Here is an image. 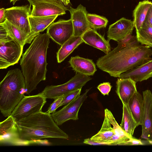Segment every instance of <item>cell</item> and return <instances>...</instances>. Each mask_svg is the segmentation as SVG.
<instances>
[{
    "instance_id": "obj_1",
    "label": "cell",
    "mask_w": 152,
    "mask_h": 152,
    "mask_svg": "<svg viewBox=\"0 0 152 152\" xmlns=\"http://www.w3.org/2000/svg\"><path fill=\"white\" fill-rule=\"evenodd\" d=\"M50 38L47 33L39 34L34 39L20 59L27 94L35 89L39 82L46 80L47 53Z\"/></svg>"
},
{
    "instance_id": "obj_2",
    "label": "cell",
    "mask_w": 152,
    "mask_h": 152,
    "mask_svg": "<svg viewBox=\"0 0 152 152\" xmlns=\"http://www.w3.org/2000/svg\"><path fill=\"white\" fill-rule=\"evenodd\" d=\"M152 55L150 47L139 44L120 49L114 48L99 58L96 64L111 76L118 77L121 74L151 60Z\"/></svg>"
},
{
    "instance_id": "obj_3",
    "label": "cell",
    "mask_w": 152,
    "mask_h": 152,
    "mask_svg": "<svg viewBox=\"0 0 152 152\" xmlns=\"http://www.w3.org/2000/svg\"><path fill=\"white\" fill-rule=\"evenodd\" d=\"M21 145L47 143L41 140L46 138L68 139V135L61 129L51 115L42 111L16 121Z\"/></svg>"
},
{
    "instance_id": "obj_4",
    "label": "cell",
    "mask_w": 152,
    "mask_h": 152,
    "mask_svg": "<svg viewBox=\"0 0 152 152\" xmlns=\"http://www.w3.org/2000/svg\"><path fill=\"white\" fill-rule=\"evenodd\" d=\"M26 83L20 69L9 70L0 83V110L5 117L11 115L26 93Z\"/></svg>"
},
{
    "instance_id": "obj_5",
    "label": "cell",
    "mask_w": 152,
    "mask_h": 152,
    "mask_svg": "<svg viewBox=\"0 0 152 152\" xmlns=\"http://www.w3.org/2000/svg\"><path fill=\"white\" fill-rule=\"evenodd\" d=\"M23 46L11 37L0 25V69H6L17 63Z\"/></svg>"
},
{
    "instance_id": "obj_6",
    "label": "cell",
    "mask_w": 152,
    "mask_h": 152,
    "mask_svg": "<svg viewBox=\"0 0 152 152\" xmlns=\"http://www.w3.org/2000/svg\"><path fill=\"white\" fill-rule=\"evenodd\" d=\"M92 78L76 72L69 80L62 84L46 86L41 93L46 99H55L76 90L82 88Z\"/></svg>"
},
{
    "instance_id": "obj_7",
    "label": "cell",
    "mask_w": 152,
    "mask_h": 152,
    "mask_svg": "<svg viewBox=\"0 0 152 152\" xmlns=\"http://www.w3.org/2000/svg\"><path fill=\"white\" fill-rule=\"evenodd\" d=\"M46 98L41 93L32 96H24L12 112L11 115L18 121L42 111Z\"/></svg>"
},
{
    "instance_id": "obj_8",
    "label": "cell",
    "mask_w": 152,
    "mask_h": 152,
    "mask_svg": "<svg viewBox=\"0 0 152 152\" xmlns=\"http://www.w3.org/2000/svg\"><path fill=\"white\" fill-rule=\"evenodd\" d=\"M90 89H86L82 95L65 105L61 109L52 113L53 118L58 125H61L70 120H76L78 119L79 110L87 99V94Z\"/></svg>"
},
{
    "instance_id": "obj_9",
    "label": "cell",
    "mask_w": 152,
    "mask_h": 152,
    "mask_svg": "<svg viewBox=\"0 0 152 152\" xmlns=\"http://www.w3.org/2000/svg\"><path fill=\"white\" fill-rule=\"evenodd\" d=\"M31 6L28 4L6 9V19L27 33L30 34L31 31L28 17L31 11Z\"/></svg>"
},
{
    "instance_id": "obj_10",
    "label": "cell",
    "mask_w": 152,
    "mask_h": 152,
    "mask_svg": "<svg viewBox=\"0 0 152 152\" xmlns=\"http://www.w3.org/2000/svg\"><path fill=\"white\" fill-rule=\"evenodd\" d=\"M46 33L54 41L61 46L73 36L72 20L60 19L53 22L47 28Z\"/></svg>"
},
{
    "instance_id": "obj_11",
    "label": "cell",
    "mask_w": 152,
    "mask_h": 152,
    "mask_svg": "<svg viewBox=\"0 0 152 152\" xmlns=\"http://www.w3.org/2000/svg\"><path fill=\"white\" fill-rule=\"evenodd\" d=\"M0 141L1 143L21 145L16 121L11 115L0 123Z\"/></svg>"
},
{
    "instance_id": "obj_12",
    "label": "cell",
    "mask_w": 152,
    "mask_h": 152,
    "mask_svg": "<svg viewBox=\"0 0 152 152\" xmlns=\"http://www.w3.org/2000/svg\"><path fill=\"white\" fill-rule=\"evenodd\" d=\"M143 100L142 133L141 138L152 140V93L149 90L142 92Z\"/></svg>"
},
{
    "instance_id": "obj_13",
    "label": "cell",
    "mask_w": 152,
    "mask_h": 152,
    "mask_svg": "<svg viewBox=\"0 0 152 152\" xmlns=\"http://www.w3.org/2000/svg\"><path fill=\"white\" fill-rule=\"evenodd\" d=\"M71 15L75 37H82L90 28L87 18V12L86 7L81 4L74 9L71 7L69 10Z\"/></svg>"
},
{
    "instance_id": "obj_14",
    "label": "cell",
    "mask_w": 152,
    "mask_h": 152,
    "mask_svg": "<svg viewBox=\"0 0 152 152\" xmlns=\"http://www.w3.org/2000/svg\"><path fill=\"white\" fill-rule=\"evenodd\" d=\"M134 27L133 21L122 18L109 26L107 32V40L118 42L132 34Z\"/></svg>"
},
{
    "instance_id": "obj_15",
    "label": "cell",
    "mask_w": 152,
    "mask_h": 152,
    "mask_svg": "<svg viewBox=\"0 0 152 152\" xmlns=\"http://www.w3.org/2000/svg\"><path fill=\"white\" fill-rule=\"evenodd\" d=\"M30 16H48L62 15L66 13L67 10L58 4L51 2L40 1L32 5Z\"/></svg>"
},
{
    "instance_id": "obj_16",
    "label": "cell",
    "mask_w": 152,
    "mask_h": 152,
    "mask_svg": "<svg viewBox=\"0 0 152 152\" xmlns=\"http://www.w3.org/2000/svg\"><path fill=\"white\" fill-rule=\"evenodd\" d=\"M83 42L107 54L111 51L109 41L106 40L95 29L90 28L82 36Z\"/></svg>"
},
{
    "instance_id": "obj_17",
    "label": "cell",
    "mask_w": 152,
    "mask_h": 152,
    "mask_svg": "<svg viewBox=\"0 0 152 152\" xmlns=\"http://www.w3.org/2000/svg\"><path fill=\"white\" fill-rule=\"evenodd\" d=\"M136 83L130 78L118 79L116 92L122 104L128 105L130 99L137 91Z\"/></svg>"
},
{
    "instance_id": "obj_18",
    "label": "cell",
    "mask_w": 152,
    "mask_h": 152,
    "mask_svg": "<svg viewBox=\"0 0 152 152\" xmlns=\"http://www.w3.org/2000/svg\"><path fill=\"white\" fill-rule=\"evenodd\" d=\"M152 77V59L121 74L119 78H130L136 82L146 80Z\"/></svg>"
},
{
    "instance_id": "obj_19",
    "label": "cell",
    "mask_w": 152,
    "mask_h": 152,
    "mask_svg": "<svg viewBox=\"0 0 152 152\" xmlns=\"http://www.w3.org/2000/svg\"><path fill=\"white\" fill-rule=\"evenodd\" d=\"M69 62L76 72L87 76H93L96 71V66L92 60L79 56L72 57Z\"/></svg>"
},
{
    "instance_id": "obj_20",
    "label": "cell",
    "mask_w": 152,
    "mask_h": 152,
    "mask_svg": "<svg viewBox=\"0 0 152 152\" xmlns=\"http://www.w3.org/2000/svg\"><path fill=\"white\" fill-rule=\"evenodd\" d=\"M7 34L23 46L30 43L34 38L31 33L28 34L13 25L7 20L1 23Z\"/></svg>"
},
{
    "instance_id": "obj_21",
    "label": "cell",
    "mask_w": 152,
    "mask_h": 152,
    "mask_svg": "<svg viewBox=\"0 0 152 152\" xmlns=\"http://www.w3.org/2000/svg\"><path fill=\"white\" fill-rule=\"evenodd\" d=\"M58 15L48 16L28 17L31 34L34 38L43 31L56 20Z\"/></svg>"
},
{
    "instance_id": "obj_22",
    "label": "cell",
    "mask_w": 152,
    "mask_h": 152,
    "mask_svg": "<svg viewBox=\"0 0 152 152\" xmlns=\"http://www.w3.org/2000/svg\"><path fill=\"white\" fill-rule=\"evenodd\" d=\"M127 105L138 126L142 125L143 110V96L137 91L130 99Z\"/></svg>"
},
{
    "instance_id": "obj_23",
    "label": "cell",
    "mask_w": 152,
    "mask_h": 152,
    "mask_svg": "<svg viewBox=\"0 0 152 152\" xmlns=\"http://www.w3.org/2000/svg\"><path fill=\"white\" fill-rule=\"evenodd\" d=\"M152 5V2L148 0L139 2L133 11V21L136 31L142 27L144 22L148 10Z\"/></svg>"
},
{
    "instance_id": "obj_24",
    "label": "cell",
    "mask_w": 152,
    "mask_h": 152,
    "mask_svg": "<svg viewBox=\"0 0 152 152\" xmlns=\"http://www.w3.org/2000/svg\"><path fill=\"white\" fill-rule=\"evenodd\" d=\"M83 42L81 37L73 36L62 45L56 54L58 63H60L67 57L78 46Z\"/></svg>"
},
{
    "instance_id": "obj_25",
    "label": "cell",
    "mask_w": 152,
    "mask_h": 152,
    "mask_svg": "<svg viewBox=\"0 0 152 152\" xmlns=\"http://www.w3.org/2000/svg\"><path fill=\"white\" fill-rule=\"evenodd\" d=\"M123 104V115L120 126L131 137L135 128L138 126L133 118L128 105Z\"/></svg>"
},
{
    "instance_id": "obj_26",
    "label": "cell",
    "mask_w": 152,
    "mask_h": 152,
    "mask_svg": "<svg viewBox=\"0 0 152 152\" xmlns=\"http://www.w3.org/2000/svg\"><path fill=\"white\" fill-rule=\"evenodd\" d=\"M115 134L111 124L104 115V119L99 131L91 138L99 141L106 142Z\"/></svg>"
},
{
    "instance_id": "obj_27",
    "label": "cell",
    "mask_w": 152,
    "mask_h": 152,
    "mask_svg": "<svg viewBox=\"0 0 152 152\" xmlns=\"http://www.w3.org/2000/svg\"><path fill=\"white\" fill-rule=\"evenodd\" d=\"M138 41L142 45L152 48V26L144 21L142 27L136 31Z\"/></svg>"
},
{
    "instance_id": "obj_28",
    "label": "cell",
    "mask_w": 152,
    "mask_h": 152,
    "mask_svg": "<svg viewBox=\"0 0 152 152\" xmlns=\"http://www.w3.org/2000/svg\"><path fill=\"white\" fill-rule=\"evenodd\" d=\"M87 18L90 28L95 30L106 27L108 22L105 17L95 14L87 13Z\"/></svg>"
},
{
    "instance_id": "obj_29",
    "label": "cell",
    "mask_w": 152,
    "mask_h": 152,
    "mask_svg": "<svg viewBox=\"0 0 152 152\" xmlns=\"http://www.w3.org/2000/svg\"><path fill=\"white\" fill-rule=\"evenodd\" d=\"M118 45L115 48L120 49L127 46L139 44L137 36H133L132 34L128 35L123 39L118 42Z\"/></svg>"
},
{
    "instance_id": "obj_30",
    "label": "cell",
    "mask_w": 152,
    "mask_h": 152,
    "mask_svg": "<svg viewBox=\"0 0 152 152\" xmlns=\"http://www.w3.org/2000/svg\"><path fill=\"white\" fill-rule=\"evenodd\" d=\"M82 88L70 92L64 95L60 107L71 102L80 95Z\"/></svg>"
},
{
    "instance_id": "obj_31",
    "label": "cell",
    "mask_w": 152,
    "mask_h": 152,
    "mask_svg": "<svg viewBox=\"0 0 152 152\" xmlns=\"http://www.w3.org/2000/svg\"><path fill=\"white\" fill-rule=\"evenodd\" d=\"M64 95L60 96L54 99L53 102L50 105L47 113L51 114L56 112V110L59 107L63 99Z\"/></svg>"
},
{
    "instance_id": "obj_32",
    "label": "cell",
    "mask_w": 152,
    "mask_h": 152,
    "mask_svg": "<svg viewBox=\"0 0 152 152\" xmlns=\"http://www.w3.org/2000/svg\"><path fill=\"white\" fill-rule=\"evenodd\" d=\"M112 86L109 82H104L99 84L97 87V88L102 94L105 95H109Z\"/></svg>"
},
{
    "instance_id": "obj_33",
    "label": "cell",
    "mask_w": 152,
    "mask_h": 152,
    "mask_svg": "<svg viewBox=\"0 0 152 152\" xmlns=\"http://www.w3.org/2000/svg\"><path fill=\"white\" fill-rule=\"evenodd\" d=\"M144 145V143L140 139H137L133 137L121 143L120 145Z\"/></svg>"
},
{
    "instance_id": "obj_34",
    "label": "cell",
    "mask_w": 152,
    "mask_h": 152,
    "mask_svg": "<svg viewBox=\"0 0 152 152\" xmlns=\"http://www.w3.org/2000/svg\"><path fill=\"white\" fill-rule=\"evenodd\" d=\"M83 143L91 145H110V144L107 142H102L96 141L91 139V138L84 139L83 141Z\"/></svg>"
},
{
    "instance_id": "obj_35",
    "label": "cell",
    "mask_w": 152,
    "mask_h": 152,
    "mask_svg": "<svg viewBox=\"0 0 152 152\" xmlns=\"http://www.w3.org/2000/svg\"><path fill=\"white\" fill-rule=\"evenodd\" d=\"M29 3L30 5L31 6H32L33 4H34L35 3H36L37 2L40 1H48L49 2H54L56 3L64 8L65 9L67 10H69L68 9L65 7V6L64 4L62 1L61 0H27Z\"/></svg>"
},
{
    "instance_id": "obj_36",
    "label": "cell",
    "mask_w": 152,
    "mask_h": 152,
    "mask_svg": "<svg viewBox=\"0 0 152 152\" xmlns=\"http://www.w3.org/2000/svg\"><path fill=\"white\" fill-rule=\"evenodd\" d=\"M145 21L148 23L152 26V5L148 10Z\"/></svg>"
},
{
    "instance_id": "obj_37",
    "label": "cell",
    "mask_w": 152,
    "mask_h": 152,
    "mask_svg": "<svg viewBox=\"0 0 152 152\" xmlns=\"http://www.w3.org/2000/svg\"><path fill=\"white\" fill-rule=\"evenodd\" d=\"M6 9L4 8L0 9V23L3 22L6 20L5 18Z\"/></svg>"
},
{
    "instance_id": "obj_38",
    "label": "cell",
    "mask_w": 152,
    "mask_h": 152,
    "mask_svg": "<svg viewBox=\"0 0 152 152\" xmlns=\"http://www.w3.org/2000/svg\"><path fill=\"white\" fill-rule=\"evenodd\" d=\"M65 6L67 5L70 3L69 0H61Z\"/></svg>"
},
{
    "instance_id": "obj_39",
    "label": "cell",
    "mask_w": 152,
    "mask_h": 152,
    "mask_svg": "<svg viewBox=\"0 0 152 152\" xmlns=\"http://www.w3.org/2000/svg\"><path fill=\"white\" fill-rule=\"evenodd\" d=\"M20 0H10V2H12L13 5H14L16 2Z\"/></svg>"
},
{
    "instance_id": "obj_40",
    "label": "cell",
    "mask_w": 152,
    "mask_h": 152,
    "mask_svg": "<svg viewBox=\"0 0 152 152\" xmlns=\"http://www.w3.org/2000/svg\"><path fill=\"white\" fill-rule=\"evenodd\" d=\"M148 143L150 145H152V140H147Z\"/></svg>"
}]
</instances>
